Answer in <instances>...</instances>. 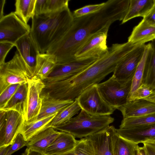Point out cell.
Wrapping results in <instances>:
<instances>
[{
  "mask_svg": "<svg viewBox=\"0 0 155 155\" xmlns=\"http://www.w3.org/2000/svg\"><path fill=\"white\" fill-rule=\"evenodd\" d=\"M130 3V0H109L99 11L74 18L67 33L46 53L54 56L56 65L74 60L77 52L91 36L116 21H122Z\"/></svg>",
  "mask_w": 155,
  "mask_h": 155,
  "instance_id": "obj_1",
  "label": "cell"
},
{
  "mask_svg": "<svg viewBox=\"0 0 155 155\" xmlns=\"http://www.w3.org/2000/svg\"><path fill=\"white\" fill-rule=\"evenodd\" d=\"M105 2L99 4L88 5L74 10L73 13L74 18H78L94 13L100 10L105 5Z\"/></svg>",
  "mask_w": 155,
  "mask_h": 155,
  "instance_id": "obj_36",
  "label": "cell"
},
{
  "mask_svg": "<svg viewBox=\"0 0 155 155\" xmlns=\"http://www.w3.org/2000/svg\"><path fill=\"white\" fill-rule=\"evenodd\" d=\"M44 155H45L44 154Z\"/></svg>",
  "mask_w": 155,
  "mask_h": 155,
  "instance_id": "obj_49",
  "label": "cell"
},
{
  "mask_svg": "<svg viewBox=\"0 0 155 155\" xmlns=\"http://www.w3.org/2000/svg\"><path fill=\"white\" fill-rule=\"evenodd\" d=\"M143 99L151 101L155 103V90L149 96Z\"/></svg>",
  "mask_w": 155,
  "mask_h": 155,
  "instance_id": "obj_47",
  "label": "cell"
},
{
  "mask_svg": "<svg viewBox=\"0 0 155 155\" xmlns=\"http://www.w3.org/2000/svg\"><path fill=\"white\" fill-rule=\"evenodd\" d=\"M110 26L104 27L91 36L78 50L76 58H82L91 57L99 58L108 51L107 39Z\"/></svg>",
  "mask_w": 155,
  "mask_h": 155,
  "instance_id": "obj_10",
  "label": "cell"
},
{
  "mask_svg": "<svg viewBox=\"0 0 155 155\" xmlns=\"http://www.w3.org/2000/svg\"><path fill=\"white\" fill-rule=\"evenodd\" d=\"M20 85L19 84L12 85L0 94V110L3 109L6 106Z\"/></svg>",
  "mask_w": 155,
  "mask_h": 155,
  "instance_id": "obj_35",
  "label": "cell"
},
{
  "mask_svg": "<svg viewBox=\"0 0 155 155\" xmlns=\"http://www.w3.org/2000/svg\"><path fill=\"white\" fill-rule=\"evenodd\" d=\"M143 19L150 25L155 26V3Z\"/></svg>",
  "mask_w": 155,
  "mask_h": 155,
  "instance_id": "obj_41",
  "label": "cell"
},
{
  "mask_svg": "<svg viewBox=\"0 0 155 155\" xmlns=\"http://www.w3.org/2000/svg\"><path fill=\"white\" fill-rule=\"evenodd\" d=\"M55 58L47 53H40L37 56L33 78L42 81L46 79L56 66Z\"/></svg>",
  "mask_w": 155,
  "mask_h": 155,
  "instance_id": "obj_22",
  "label": "cell"
},
{
  "mask_svg": "<svg viewBox=\"0 0 155 155\" xmlns=\"http://www.w3.org/2000/svg\"><path fill=\"white\" fill-rule=\"evenodd\" d=\"M15 45L9 43L0 42V66L4 64L7 55Z\"/></svg>",
  "mask_w": 155,
  "mask_h": 155,
  "instance_id": "obj_38",
  "label": "cell"
},
{
  "mask_svg": "<svg viewBox=\"0 0 155 155\" xmlns=\"http://www.w3.org/2000/svg\"><path fill=\"white\" fill-rule=\"evenodd\" d=\"M15 46L28 66L33 77L37 57L40 53L30 34L19 39L15 43Z\"/></svg>",
  "mask_w": 155,
  "mask_h": 155,
  "instance_id": "obj_15",
  "label": "cell"
},
{
  "mask_svg": "<svg viewBox=\"0 0 155 155\" xmlns=\"http://www.w3.org/2000/svg\"><path fill=\"white\" fill-rule=\"evenodd\" d=\"M149 48V44L148 43L146 45L143 57L138 65L132 80L131 88L129 95L140 87L143 83L144 68Z\"/></svg>",
  "mask_w": 155,
  "mask_h": 155,
  "instance_id": "obj_31",
  "label": "cell"
},
{
  "mask_svg": "<svg viewBox=\"0 0 155 155\" xmlns=\"http://www.w3.org/2000/svg\"><path fill=\"white\" fill-rule=\"evenodd\" d=\"M69 1L68 0H48L45 14L54 13L61 10L68 6Z\"/></svg>",
  "mask_w": 155,
  "mask_h": 155,
  "instance_id": "obj_34",
  "label": "cell"
},
{
  "mask_svg": "<svg viewBox=\"0 0 155 155\" xmlns=\"http://www.w3.org/2000/svg\"><path fill=\"white\" fill-rule=\"evenodd\" d=\"M48 0H36L35 15L38 16L45 14Z\"/></svg>",
  "mask_w": 155,
  "mask_h": 155,
  "instance_id": "obj_40",
  "label": "cell"
},
{
  "mask_svg": "<svg viewBox=\"0 0 155 155\" xmlns=\"http://www.w3.org/2000/svg\"><path fill=\"white\" fill-rule=\"evenodd\" d=\"M11 145L0 147V155H6Z\"/></svg>",
  "mask_w": 155,
  "mask_h": 155,
  "instance_id": "obj_45",
  "label": "cell"
},
{
  "mask_svg": "<svg viewBox=\"0 0 155 155\" xmlns=\"http://www.w3.org/2000/svg\"><path fill=\"white\" fill-rule=\"evenodd\" d=\"M154 3H155V0H154Z\"/></svg>",
  "mask_w": 155,
  "mask_h": 155,
  "instance_id": "obj_48",
  "label": "cell"
},
{
  "mask_svg": "<svg viewBox=\"0 0 155 155\" xmlns=\"http://www.w3.org/2000/svg\"><path fill=\"white\" fill-rule=\"evenodd\" d=\"M136 155H147L143 146L141 147L138 145V146Z\"/></svg>",
  "mask_w": 155,
  "mask_h": 155,
  "instance_id": "obj_44",
  "label": "cell"
},
{
  "mask_svg": "<svg viewBox=\"0 0 155 155\" xmlns=\"http://www.w3.org/2000/svg\"><path fill=\"white\" fill-rule=\"evenodd\" d=\"M130 51L125 44H113L106 54L81 72L67 79L45 84L43 90L55 98L74 101L87 88L100 83L113 72Z\"/></svg>",
  "mask_w": 155,
  "mask_h": 155,
  "instance_id": "obj_2",
  "label": "cell"
},
{
  "mask_svg": "<svg viewBox=\"0 0 155 155\" xmlns=\"http://www.w3.org/2000/svg\"><path fill=\"white\" fill-rule=\"evenodd\" d=\"M32 78L28 66L17 50L11 60L0 66V94L9 86L28 83Z\"/></svg>",
  "mask_w": 155,
  "mask_h": 155,
  "instance_id": "obj_5",
  "label": "cell"
},
{
  "mask_svg": "<svg viewBox=\"0 0 155 155\" xmlns=\"http://www.w3.org/2000/svg\"><path fill=\"white\" fill-rule=\"evenodd\" d=\"M132 80L123 82L118 81L112 76L107 81L97 84L99 92L109 105L118 109L127 102Z\"/></svg>",
  "mask_w": 155,
  "mask_h": 155,
  "instance_id": "obj_6",
  "label": "cell"
},
{
  "mask_svg": "<svg viewBox=\"0 0 155 155\" xmlns=\"http://www.w3.org/2000/svg\"><path fill=\"white\" fill-rule=\"evenodd\" d=\"M26 142L22 135L19 133L11 145L6 155H11L14 153L26 146Z\"/></svg>",
  "mask_w": 155,
  "mask_h": 155,
  "instance_id": "obj_37",
  "label": "cell"
},
{
  "mask_svg": "<svg viewBox=\"0 0 155 155\" xmlns=\"http://www.w3.org/2000/svg\"><path fill=\"white\" fill-rule=\"evenodd\" d=\"M154 4V0H130L129 7L121 24L134 18H144Z\"/></svg>",
  "mask_w": 155,
  "mask_h": 155,
  "instance_id": "obj_25",
  "label": "cell"
},
{
  "mask_svg": "<svg viewBox=\"0 0 155 155\" xmlns=\"http://www.w3.org/2000/svg\"><path fill=\"white\" fill-rule=\"evenodd\" d=\"M22 155H44V154L27 147Z\"/></svg>",
  "mask_w": 155,
  "mask_h": 155,
  "instance_id": "obj_43",
  "label": "cell"
},
{
  "mask_svg": "<svg viewBox=\"0 0 155 155\" xmlns=\"http://www.w3.org/2000/svg\"><path fill=\"white\" fill-rule=\"evenodd\" d=\"M116 131L120 137L137 144L155 142V124L127 129H116Z\"/></svg>",
  "mask_w": 155,
  "mask_h": 155,
  "instance_id": "obj_14",
  "label": "cell"
},
{
  "mask_svg": "<svg viewBox=\"0 0 155 155\" xmlns=\"http://www.w3.org/2000/svg\"><path fill=\"white\" fill-rule=\"evenodd\" d=\"M58 112L35 120L26 122L25 121L20 133L27 141L39 132L49 127L48 125Z\"/></svg>",
  "mask_w": 155,
  "mask_h": 155,
  "instance_id": "obj_24",
  "label": "cell"
},
{
  "mask_svg": "<svg viewBox=\"0 0 155 155\" xmlns=\"http://www.w3.org/2000/svg\"><path fill=\"white\" fill-rule=\"evenodd\" d=\"M77 99L72 104L58 113L48 125L54 127L64 124L81 110Z\"/></svg>",
  "mask_w": 155,
  "mask_h": 155,
  "instance_id": "obj_28",
  "label": "cell"
},
{
  "mask_svg": "<svg viewBox=\"0 0 155 155\" xmlns=\"http://www.w3.org/2000/svg\"><path fill=\"white\" fill-rule=\"evenodd\" d=\"M28 89V83L21 84L6 106L0 110L5 112L15 110L23 115L24 117L27 109Z\"/></svg>",
  "mask_w": 155,
  "mask_h": 155,
  "instance_id": "obj_23",
  "label": "cell"
},
{
  "mask_svg": "<svg viewBox=\"0 0 155 155\" xmlns=\"http://www.w3.org/2000/svg\"><path fill=\"white\" fill-rule=\"evenodd\" d=\"M146 47L145 44L140 45L127 54L117 64L112 76L121 81L132 80Z\"/></svg>",
  "mask_w": 155,
  "mask_h": 155,
  "instance_id": "obj_11",
  "label": "cell"
},
{
  "mask_svg": "<svg viewBox=\"0 0 155 155\" xmlns=\"http://www.w3.org/2000/svg\"><path fill=\"white\" fill-rule=\"evenodd\" d=\"M154 91L147 84L143 83L140 87L129 95L127 102L145 98L152 94Z\"/></svg>",
  "mask_w": 155,
  "mask_h": 155,
  "instance_id": "obj_33",
  "label": "cell"
},
{
  "mask_svg": "<svg viewBox=\"0 0 155 155\" xmlns=\"http://www.w3.org/2000/svg\"><path fill=\"white\" fill-rule=\"evenodd\" d=\"M41 106L37 120L59 112L74 101L55 98L43 90L41 94Z\"/></svg>",
  "mask_w": 155,
  "mask_h": 155,
  "instance_id": "obj_19",
  "label": "cell"
},
{
  "mask_svg": "<svg viewBox=\"0 0 155 155\" xmlns=\"http://www.w3.org/2000/svg\"><path fill=\"white\" fill-rule=\"evenodd\" d=\"M30 26L12 12L0 19V42L15 45L23 37L30 34Z\"/></svg>",
  "mask_w": 155,
  "mask_h": 155,
  "instance_id": "obj_8",
  "label": "cell"
},
{
  "mask_svg": "<svg viewBox=\"0 0 155 155\" xmlns=\"http://www.w3.org/2000/svg\"><path fill=\"white\" fill-rule=\"evenodd\" d=\"M154 39L155 26L150 25L143 19L134 28L127 41L141 45Z\"/></svg>",
  "mask_w": 155,
  "mask_h": 155,
  "instance_id": "obj_21",
  "label": "cell"
},
{
  "mask_svg": "<svg viewBox=\"0 0 155 155\" xmlns=\"http://www.w3.org/2000/svg\"><path fill=\"white\" fill-rule=\"evenodd\" d=\"M98 58L94 57L76 58L66 63L56 65L48 77L43 81L47 84L67 79L81 72Z\"/></svg>",
  "mask_w": 155,
  "mask_h": 155,
  "instance_id": "obj_9",
  "label": "cell"
},
{
  "mask_svg": "<svg viewBox=\"0 0 155 155\" xmlns=\"http://www.w3.org/2000/svg\"><path fill=\"white\" fill-rule=\"evenodd\" d=\"M58 155H94L91 141L86 137L78 141L74 147L70 151Z\"/></svg>",
  "mask_w": 155,
  "mask_h": 155,
  "instance_id": "obj_32",
  "label": "cell"
},
{
  "mask_svg": "<svg viewBox=\"0 0 155 155\" xmlns=\"http://www.w3.org/2000/svg\"><path fill=\"white\" fill-rule=\"evenodd\" d=\"M6 115V112L0 110V147L4 141Z\"/></svg>",
  "mask_w": 155,
  "mask_h": 155,
  "instance_id": "obj_39",
  "label": "cell"
},
{
  "mask_svg": "<svg viewBox=\"0 0 155 155\" xmlns=\"http://www.w3.org/2000/svg\"><path fill=\"white\" fill-rule=\"evenodd\" d=\"M74 19L68 6L54 13L35 15L30 35L40 53L46 52L71 27Z\"/></svg>",
  "mask_w": 155,
  "mask_h": 155,
  "instance_id": "obj_3",
  "label": "cell"
},
{
  "mask_svg": "<svg viewBox=\"0 0 155 155\" xmlns=\"http://www.w3.org/2000/svg\"><path fill=\"white\" fill-rule=\"evenodd\" d=\"M76 99L81 109L92 115H110L116 110L107 103L102 97L97 84L87 88Z\"/></svg>",
  "mask_w": 155,
  "mask_h": 155,
  "instance_id": "obj_7",
  "label": "cell"
},
{
  "mask_svg": "<svg viewBox=\"0 0 155 155\" xmlns=\"http://www.w3.org/2000/svg\"><path fill=\"white\" fill-rule=\"evenodd\" d=\"M60 131L49 127L36 134L26 142L27 148L43 154L59 134Z\"/></svg>",
  "mask_w": 155,
  "mask_h": 155,
  "instance_id": "obj_17",
  "label": "cell"
},
{
  "mask_svg": "<svg viewBox=\"0 0 155 155\" xmlns=\"http://www.w3.org/2000/svg\"><path fill=\"white\" fill-rule=\"evenodd\" d=\"M123 118L141 116L155 113V103L144 99L127 102L118 109Z\"/></svg>",
  "mask_w": 155,
  "mask_h": 155,
  "instance_id": "obj_16",
  "label": "cell"
},
{
  "mask_svg": "<svg viewBox=\"0 0 155 155\" xmlns=\"http://www.w3.org/2000/svg\"><path fill=\"white\" fill-rule=\"evenodd\" d=\"M149 44L148 52L145 66L143 83L155 90V39Z\"/></svg>",
  "mask_w": 155,
  "mask_h": 155,
  "instance_id": "obj_26",
  "label": "cell"
},
{
  "mask_svg": "<svg viewBox=\"0 0 155 155\" xmlns=\"http://www.w3.org/2000/svg\"><path fill=\"white\" fill-rule=\"evenodd\" d=\"M116 129L113 126L88 137L91 140L94 155H114L112 141Z\"/></svg>",
  "mask_w": 155,
  "mask_h": 155,
  "instance_id": "obj_13",
  "label": "cell"
},
{
  "mask_svg": "<svg viewBox=\"0 0 155 155\" xmlns=\"http://www.w3.org/2000/svg\"><path fill=\"white\" fill-rule=\"evenodd\" d=\"M27 109L24 117L26 122L37 120L41 106V94L45 85L41 80L32 78L28 82Z\"/></svg>",
  "mask_w": 155,
  "mask_h": 155,
  "instance_id": "obj_12",
  "label": "cell"
},
{
  "mask_svg": "<svg viewBox=\"0 0 155 155\" xmlns=\"http://www.w3.org/2000/svg\"><path fill=\"white\" fill-rule=\"evenodd\" d=\"M143 143L147 155H155V141H147Z\"/></svg>",
  "mask_w": 155,
  "mask_h": 155,
  "instance_id": "obj_42",
  "label": "cell"
},
{
  "mask_svg": "<svg viewBox=\"0 0 155 155\" xmlns=\"http://www.w3.org/2000/svg\"><path fill=\"white\" fill-rule=\"evenodd\" d=\"M36 0H16L14 12L25 23L35 15V7Z\"/></svg>",
  "mask_w": 155,
  "mask_h": 155,
  "instance_id": "obj_29",
  "label": "cell"
},
{
  "mask_svg": "<svg viewBox=\"0 0 155 155\" xmlns=\"http://www.w3.org/2000/svg\"><path fill=\"white\" fill-rule=\"evenodd\" d=\"M5 2V0H1L0 1V19L4 16L3 9Z\"/></svg>",
  "mask_w": 155,
  "mask_h": 155,
  "instance_id": "obj_46",
  "label": "cell"
},
{
  "mask_svg": "<svg viewBox=\"0 0 155 155\" xmlns=\"http://www.w3.org/2000/svg\"><path fill=\"white\" fill-rule=\"evenodd\" d=\"M60 131L59 134L45 150V155H58L67 152L72 149L77 143V140L72 135Z\"/></svg>",
  "mask_w": 155,
  "mask_h": 155,
  "instance_id": "obj_20",
  "label": "cell"
},
{
  "mask_svg": "<svg viewBox=\"0 0 155 155\" xmlns=\"http://www.w3.org/2000/svg\"><path fill=\"white\" fill-rule=\"evenodd\" d=\"M153 124H155V113L140 117L123 118L119 129H127Z\"/></svg>",
  "mask_w": 155,
  "mask_h": 155,
  "instance_id": "obj_30",
  "label": "cell"
},
{
  "mask_svg": "<svg viewBox=\"0 0 155 155\" xmlns=\"http://www.w3.org/2000/svg\"><path fill=\"white\" fill-rule=\"evenodd\" d=\"M6 112L5 139L2 146H8L12 144L17 135L20 133L25 121L24 116L16 111L10 110Z\"/></svg>",
  "mask_w": 155,
  "mask_h": 155,
  "instance_id": "obj_18",
  "label": "cell"
},
{
  "mask_svg": "<svg viewBox=\"0 0 155 155\" xmlns=\"http://www.w3.org/2000/svg\"><path fill=\"white\" fill-rule=\"evenodd\" d=\"M114 120L110 115H93L81 109L77 116L66 123L53 127L69 133L75 138L82 139L104 130Z\"/></svg>",
  "mask_w": 155,
  "mask_h": 155,
  "instance_id": "obj_4",
  "label": "cell"
},
{
  "mask_svg": "<svg viewBox=\"0 0 155 155\" xmlns=\"http://www.w3.org/2000/svg\"><path fill=\"white\" fill-rule=\"evenodd\" d=\"M112 141L114 155H136L138 144L120 137L116 131Z\"/></svg>",
  "mask_w": 155,
  "mask_h": 155,
  "instance_id": "obj_27",
  "label": "cell"
}]
</instances>
